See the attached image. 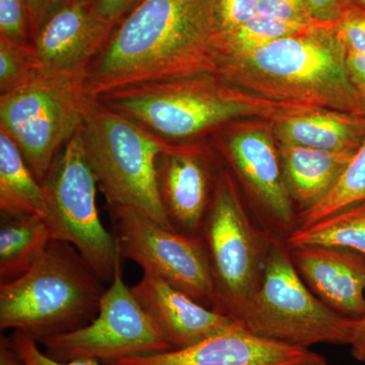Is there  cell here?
Here are the masks:
<instances>
[{"instance_id":"cell-31","label":"cell","mask_w":365,"mask_h":365,"mask_svg":"<svg viewBox=\"0 0 365 365\" xmlns=\"http://www.w3.org/2000/svg\"><path fill=\"white\" fill-rule=\"evenodd\" d=\"M304 2L314 23L329 26L337 25L349 9L357 6L354 0H304Z\"/></svg>"},{"instance_id":"cell-8","label":"cell","mask_w":365,"mask_h":365,"mask_svg":"<svg viewBox=\"0 0 365 365\" xmlns=\"http://www.w3.org/2000/svg\"><path fill=\"white\" fill-rule=\"evenodd\" d=\"M271 235L250 220L232 173L220 167L200 234L215 285V311L242 318L260 285Z\"/></svg>"},{"instance_id":"cell-24","label":"cell","mask_w":365,"mask_h":365,"mask_svg":"<svg viewBox=\"0 0 365 365\" xmlns=\"http://www.w3.org/2000/svg\"><path fill=\"white\" fill-rule=\"evenodd\" d=\"M364 200L365 141L355 153L351 162L332 191L314 207L297 215V227L313 225L352 204Z\"/></svg>"},{"instance_id":"cell-3","label":"cell","mask_w":365,"mask_h":365,"mask_svg":"<svg viewBox=\"0 0 365 365\" xmlns=\"http://www.w3.org/2000/svg\"><path fill=\"white\" fill-rule=\"evenodd\" d=\"M98 100L172 143L195 140L240 119L274 123L319 110L259 97L213 72L128 86Z\"/></svg>"},{"instance_id":"cell-17","label":"cell","mask_w":365,"mask_h":365,"mask_svg":"<svg viewBox=\"0 0 365 365\" xmlns=\"http://www.w3.org/2000/svg\"><path fill=\"white\" fill-rule=\"evenodd\" d=\"M288 250L300 277L318 299L348 318H364L365 255L330 247Z\"/></svg>"},{"instance_id":"cell-9","label":"cell","mask_w":365,"mask_h":365,"mask_svg":"<svg viewBox=\"0 0 365 365\" xmlns=\"http://www.w3.org/2000/svg\"><path fill=\"white\" fill-rule=\"evenodd\" d=\"M42 186L43 218L52 241L72 245L103 282L111 283L122 257L113 232L98 215V182L86 163L78 132L64 146Z\"/></svg>"},{"instance_id":"cell-29","label":"cell","mask_w":365,"mask_h":365,"mask_svg":"<svg viewBox=\"0 0 365 365\" xmlns=\"http://www.w3.org/2000/svg\"><path fill=\"white\" fill-rule=\"evenodd\" d=\"M11 340L14 349L26 365H100V362L91 359H76L66 362L53 359L40 349L37 341L24 333L14 332Z\"/></svg>"},{"instance_id":"cell-25","label":"cell","mask_w":365,"mask_h":365,"mask_svg":"<svg viewBox=\"0 0 365 365\" xmlns=\"http://www.w3.org/2000/svg\"><path fill=\"white\" fill-rule=\"evenodd\" d=\"M41 68L33 45L0 37V95L21 85Z\"/></svg>"},{"instance_id":"cell-14","label":"cell","mask_w":365,"mask_h":365,"mask_svg":"<svg viewBox=\"0 0 365 365\" xmlns=\"http://www.w3.org/2000/svg\"><path fill=\"white\" fill-rule=\"evenodd\" d=\"M90 0H63L34 36L41 67L66 76L86 78L117 26L103 19Z\"/></svg>"},{"instance_id":"cell-13","label":"cell","mask_w":365,"mask_h":365,"mask_svg":"<svg viewBox=\"0 0 365 365\" xmlns=\"http://www.w3.org/2000/svg\"><path fill=\"white\" fill-rule=\"evenodd\" d=\"M220 167L194 140L167 143L158 157L157 185L163 210L175 232L200 237Z\"/></svg>"},{"instance_id":"cell-35","label":"cell","mask_w":365,"mask_h":365,"mask_svg":"<svg viewBox=\"0 0 365 365\" xmlns=\"http://www.w3.org/2000/svg\"><path fill=\"white\" fill-rule=\"evenodd\" d=\"M0 365H26L14 349L11 338L1 337L0 340Z\"/></svg>"},{"instance_id":"cell-27","label":"cell","mask_w":365,"mask_h":365,"mask_svg":"<svg viewBox=\"0 0 365 365\" xmlns=\"http://www.w3.org/2000/svg\"><path fill=\"white\" fill-rule=\"evenodd\" d=\"M259 14V0H212L215 33L240 28Z\"/></svg>"},{"instance_id":"cell-2","label":"cell","mask_w":365,"mask_h":365,"mask_svg":"<svg viewBox=\"0 0 365 365\" xmlns=\"http://www.w3.org/2000/svg\"><path fill=\"white\" fill-rule=\"evenodd\" d=\"M215 73L259 97L365 116L335 26L313 24L260 49L216 57Z\"/></svg>"},{"instance_id":"cell-12","label":"cell","mask_w":365,"mask_h":365,"mask_svg":"<svg viewBox=\"0 0 365 365\" xmlns=\"http://www.w3.org/2000/svg\"><path fill=\"white\" fill-rule=\"evenodd\" d=\"M220 139V148L240 181L261 210L265 230L287 239L297 213L283 180L272 123L235 127Z\"/></svg>"},{"instance_id":"cell-10","label":"cell","mask_w":365,"mask_h":365,"mask_svg":"<svg viewBox=\"0 0 365 365\" xmlns=\"http://www.w3.org/2000/svg\"><path fill=\"white\" fill-rule=\"evenodd\" d=\"M38 343L48 356L58 361L91 359L108 365L172 350L162 331L125 283L121 261L91 323Z\"/></svg>"},{"instance_id":"cell-18","label":"cell","mask_w":365,"mask_h":365,"mask_svg":"<svg viewBox=\"0 0 365 365\" xmlns=\"http://www.w3.org/2000/svg\"><path fill=\"white\" fill-rule=\"evenodd\" d=\"M283 180L299 212L314 207L336 186L356 151H333L277 143Z\"/></svg>"},{"instance_id":"cell-23","label":"cell","mask_w":365,"mask_h":365,"mask_svg":"<svg viewBox=\"0 0 365 365\" xmlns=\"http://www.w3.org/2000/svg\"><path fill=\"white\" fill-rule=\"evenodd\" d=\"M309 26L259 14L240 28L215 33L212 38L213 54L216 58L254 51L275 41L294 35Z\"/></svg>"},{"instance_id":"cell-22","label":"cell","mask_w":365,"mask_h":365,"mask_svg":"<svg viewBox=\"0 0 365 365\" xmlns=\"http://www.w3.org/2000/svg\"><path fill=\"white\" fill-rule=\"evenodd\" d=\"M288 249L318 246L354 250L365 255V200L352 204L287 235Z\"/></svg>"},{"instance_id":"cell-37","label":"cell","mask_w":365,"mask_h":365,"mask_svg":"<svg viewBox=\"0 0 365 365\" xmlns=\"http://www.w3.org/2000/svg\"><path fill=\"white\" fill-rule=\"evenodd\" d=\"M354 1L356 2L357 6L365 9V0H354Z\"/></svg>"},{"instance_id":"cell-28","label":"cell","mask_w":365,"mask_h":365,"mask_svg":"<svg viewBox=\"0 0 365 365\" xmlns=\"http://www.w3.org/2000/svg\"><path fill=\"white\" fill-rule=\"evenodd\" d=\"M347 54L365 55V9L352 7L335 26Z\"/></svg>"},{"instance_id":"cell-30","label":"cell","mask_w":365,"mask_h":365,"mask_svg":"<svg viewBox=\"0 0 365 365\" xmlns=\"http://www.w3.org/2000/svg\"><path fill=\"white\" fill-rule=\"evenodd\" d=\"M260 14L279 20L311 25L314 23L307 11L304 0H259Z\"/></svg>"},{"instance_id":"cell-15","label":"cell","mask_w":365,"mask_h":365,"mask_svg":"<svg viewBox=\"0 0 365 365\" xmlns=\"http://www.w3.org/2000/svg\"><path fill=\"white\" fill-rule=\"evenodd\" d=\"M110 365H328V361L311 348L259 337L240 324L191 347Z\"/></svg>"},{"instance_id":"cell-4","label":"cell","mask_w":365,"mask_h":365,"mask_svg":"<svg viewBox=\"0 0 365 365\" xmlns=\"http://www.w3.org/2000/svg\"><path fill=\"white\" fill-rule=\"evenodd\" d=\"M103 283L72 245L51 241L32 270L0 285V328L37 342L81 328L98 313Z\"/></svg>"},{"instance_id":"cell-19","label":"cell","mask_w":365,"mask_h":365,"mask_svg":"<svg viewBox=\"0 0 365 365\" xmlns=\"http://www.w3.org/2000/svg\"><path fill=\"white\" fill-rule=\"evenodd\" d=\"M276 141L333 151H356L365 141V116L318 110L272 123Z\"/></svg>"},{"instance_id":"cell-38","label":"cell","mask_w":365,"mask_h":365,"mask_svg":"<svg viewBox=\"0 0 365 365\" xmlns=\"http://www.w3.org/2000/svg\"><path fill=\"white\" fill-rule=\"evenodd\" d=\"M90 1H93V0H90Z\"/></svg>"},{"instance_id":"cell-20","label":"cell","mask_w":365,"mask_h":365,"mask_svg":"<svg viewBox=\"0 0 365 365\" xmlns=\"http://www.w3.org/2000/svg\"><path fill=\"white\" fill-rule=\"evenodd\" d=\"M51 241L42 216H1L0 285L18 280L32 270Z\"/></svg>"},{"instance_id":"cell-16","label":"cell","mask_w":365,"mask_h":365,"mask_svg":"<svg viewBox=\"0 0 365 365\" xmlns=\"http://www.w3.org/2000/svg\"><path fill=\"white\" fill-rule=\"evenodd\" d=\"M131 290L144 312L162 331L172 350L191 347L241 324L151 274L143 273Z\"/></svg>"},{"instance_id":"cell-26","label":"cell","mask_w":365,"mask_h":365,"mask_svg":"<svg viewBox=\"0 0 365 365\" xmlns=\"http://www.w3.org/2000/svg\"><path fill=\"white\" fill-rule=\"evenodd\" d=\"M0 37L32 45V29L26 0H0Z\"/></svg>"},{"instance_id":"cell-11","label":"cell","mask_w":365,"mask_h":365,"mask_svg":"<svg viewBox=\"0 0 365 365\" xmlns=\"http://www.w3.org/2000/svg\"><path fill=\"white\" fill-rule=\"evenodd\" d=\"M107 208L122 258L135 262L143 273L157 276L213 309L215 285L201 237L163 227L137 209Z\"/></svg>"},{"instance_id":"cell-32","label":"cell","mask_w":365,"mask_h":365,"mask_svg":"<svg viewBox=\"0 0 365 365\" xmlns=\"http://www.w3.org/2000/svg\"><path fill=\"white\" fill-rule=\"evenodd\" d=\"M144 0H95L93 6L103 19L118 26Z\"/></svg>"},{"instance_id":"cell-1","label":"cell","mask_w":365,"mask_h":365,"mask_svg":"<svg viewBox=\"0 0 365 365\" xmlns=\"http://www.w3.org/2000/svg\"><path fill=\"white\" fill-rule=\"evenodd\" d=\"M212 0H144L113 31L86 73L98 98L128 86L215 73Z\"/></svg>"},{"instance_id":"cell-7","label":"cell","mask_w":365,"mask_h":365,"mask_svg":"<svg viewBox=\"0 0 365 365\" xmlns=\"http://www.w3.org/2000/svg\"><path fill=\"white\" fill-rule=\"evenodd\" d=\"M88 98L85 78L43 68L0 95V129L13 139L41 184L81 129Z\"/></svg>"},{"instance_id":"cell-36","label":"cell","mask_w":365,"mask_h":365,"mask_svg":"<svg viewBox=\"0 0 365 365\" xmlns=\"http://www.w3.org/2000/svg\"><path fill=\"white\" fill-rule=\"evenodd\" d=\"M350 346L353 357L365 364V316L359 319L354 339Z\"/></svg>"},{"instance_id":"cell-6","label":"cell","mask_w":365,"mask_h":365,"mask_svg":"<svg viewBox=\"0 0 365 365\" xmlns=\"http://www.w3.org/2000/svg\"><path fill=\"white\" fill-rule=\"evenodd\" d=\"M239 322L259 337L311 348L351 345L359 319L318 299L295 269L284 237L272 232L260 285Z\"/></svg>"},{"instance_id":"cell-5","label":"cell","mask_w":365,"mask_h":365,"mask_svg":"<svg viewBox=\"0 0 365 365\" xmlns=\"http://www.w3.org/2000/svg\"><path fill=\"white\" fill-rule=\"evenodd\" d=\"M78 135L107 206L137 209L174 230L157 185L155 165L165 141L91 97Z\"/></svg>"},{"instance_id":"cell-21","label":"cell","mask_w":365,"mask_h":365,"mask_svg":"<svg viewBox=\"0 0 365 365\" xmlns=\"http://www.w3.org/2000/svg\"><path fill=\"white\" fill-rule=\"evenodd\" d=\"M0 213L1 216L46 213L42 184L29 168L16 144L0 129Z\"/></svg>"},{"instance_id":"cell-33","label":"cell","mask_w":365,"mask_h":365,"mask_svg":"<svg viewBox=\"0 0 365 365\" xmlns=\"http://www.w3.org/2000/svg\"><path fill=\"white\" fill-rule=\"evenodd\" d=\"M30 14L32 41L43 21L63 0H26Z\"/></svg>"},{"instance_id":"cell-34","label":"cell","mask_w":365,"mask_h":365,"mask_svg":"<svg viewBox=\"0 0 365 365\" xmlns=\"http://www.w3.org/2000/svg\"><path fill=\"white\" fill-rule=\"evenodd\" d=\"M347 68L353 85L365 97V55L347 54Z\"/></svg>"}]
</instances>
